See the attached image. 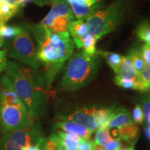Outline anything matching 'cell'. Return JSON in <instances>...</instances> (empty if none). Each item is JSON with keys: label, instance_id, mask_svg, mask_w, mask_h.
I'll return each mask as SVG.
<instances>
[{"label": "cell", "instance_id": "277c9868", "mask_svg": "<svg viewBox=\"0 0 150 150\" xmlns=\"http://www.w3.org/2000/svg\"><path fill=\"white\" fill-rule=\"evenodd\" d=\"M101 65L100 56L83 50L69 58L60 83L62 91L74 92L88 84L96 76Z\"/></svg>", "mask_w": 150, "mask_h": 150}, {"label": "cell", "instance_id": "9c48e42d", "mask_svg": "<svg viewBox=\"0 0 150 150\" xmlns=\"http://www.w3.org/2000/svg\"><path fill=\"white\" fill-rule=\"evenodd\" d=\"M96 110L97 108L95 106L82 107L66 115H60L59 118L62 120L71 121L80 124L93 133L97 129H98L95 120V114Z\"/></svg>", "mask_w": 150, "mask_h": 150}, {"label": "cell", "instance_id": "4dcf8cb0", "mask_svg": "<svg viewBox=\"0 0 150 150\" xmlns=\"http://www.w3.org/2000/svg\"><path fill=\"white\" fill-rule=\"evenodd\" d=\"M140 51H141L142 58L145 61L146 66L150 65V44L145 43L142 47Z\"/></svg>", "mask_w": 150, "mask_h": 150}, {"label": "cell", "instance_id": "4316f807", "mask_svg": "<svg viewBox=\"0 0 150 150\" xmlns=\"http://www.w3.org/2000/svg\"><path fill=\"white\" fill-rule=\"evenodd\" d=\"M114 81L117 86L122 87L125 89H134L140 91V86L138 81L122 79L116 75L115 77L114 78Z\"/></svg>", "mask_w": 150, "mask_h": 150}, {"label": "cell", "instance_id": "f546056e", "mask_svg": "<svg viewBox=\"0 0 150 150\" xmlns=\"http://www.w3.org/2000/svg\"><path fill=\"white\" fill-rule=\"evenodd\" d=\"M17 1H18L20 6L22 8V7L25 6L28 3L30 2L34 3L38 6H42L44 5L50 4L52 0H17Z\"/></svg>", "mask_w": 150, "mask_h": 150}, {"label": "cell", "instance_id": "603a6c76", "mask_svg": "<svg viewBox=\"0 0 150 150\" xmlns=\"http://www.w3.org/2000/svg\"><path fill=\"white\" fill-rule=\"evenodd\" d=\"M22 29V27L8 26L6 24L0 25V37L3 39L14 38L20 33Z\"/></svg>", "mask_w": 150, "mask_h": 150}, {"label": "cell", "instance_id": "83f0119b", "mask_svg": "<svg viewBox=\"0 0 150 150\" xmlns=\"http://www.w3.org/2000/svg\"><path fill=\"white\" fill-rule=\"evenodd\" d=\"M133 122L135 124H142L144 121V114L141 106L137 104L133 109L132 112Z\"/></svg>", "mask_w": 150, "mask_h": 150}, {"label": "cell", "instance_id": "2e32d148", "mask_svg": "<svg viewBox=\"0 0 150 150\" xmlns=\"http://www.w3.org/2000/svg\"><path fill=\"white\" fill-rule=\"evenodd\" d=\"M56 134L60 138L62 145L65 149L77 150L80 140L82 139L79 136L63 131H57Z\"/></svg>", "mask_w": 150, "mask_h": 150}, {"label": "cell", "instance_id": "6da1fadb", "mask_svg": "<svg viewBox=\"0 0 150 150\" xmlns=\"http://www.w3.org/2000/svg\"><path fill=\"white\" fill-rule=\"evenodd\" d=\"M29 28L38 42V58L44 65V78L50 88L65 62L73 54L75 44L69 32L53 33L39 24H32Z\"/></svg>", "mask_w": 150, "mask_h": 150}, {"label": "cell", "instance_id": "e0dca14e", "mask_svg": "<svg viewBox=\"0 0 150 150\" xmlns=\"http://www.w3.org/2000/svg\"><path fill=\"white\" fill-rule=\"evenodd\" d=\"M21 7L15 6L8 1L0 0V25L5 24L8 20L16 16Z\"/></svg>", "mask_w": 150, "mask_h": 150}, {"label": "cell", "instance_id": "5bb4252c", "mask_svg": "<svg viewBox=\"0 0 150 150\" xmlns=\"http://www.w3.org/2000/svg\"><path fill=\"white\" fill-rule=\"evenodd\" d=\"M117 76L122 79H131L138 81V75L133 65L132 61L128 56H124Z\"/></svg>", "mask_w": 150, "mask_h": 150}, {"label": "cell", "instance_id": "f1b7e54d", "mask_svg": "<svg viewBox=\"0 0 150 150\" xmlns=\"http://www.w3.org/2000/svg\"><path fill=\"white\" fill-rule=\"evenodd\" d=\"M142 107L144 118L145 119L148 126H150V97H147L142 101Z\"/></svg>", "mask_w": 150, "mask_h": 150}, {"label": "cell", "instance_id": "9a60e30c", "mask_svg": "<svg viewBox=\"0 0 150 150\" xmlns=\"http://www.w3.org/2000/svg\"><path fill=\"white\" fill-rule=\"evenodd\" d=\"M97 40H98L95 36L87 33L79 40L74 41V42L79 50L82 49V50L86 53L94 54L97 51L96 44Z\"/></svg>", "mask_w": 150, "mask_h": 150}, {"label": "cell", "instance_id": "d6986e66", "mask_svg": "<svg viewBox=\"0 0 150 150\" xmlns=\"http://www.w3.org/2000/svg\"><path fill=\"white\" fill-rule=\"evenodd\" d=\"M115 109V106L110 108H102L97 110L95 114V120L99 128H107L110 117Z\"/></svg>", "mask_w": 150, "mask_h": 150}, {"label": "cell", "instance_id": "8fae6325", "mask_svg": "<svg viewBox=\"0 0 150 150\" xmlns=\"http://www.w3.org/2000/svg\"><path fill=\"white\" fill-rule=\"evenodd\" d=\"M55 128L61 131L77 135L83 140H90L93 132L80 124L71 121H59L55 124Z\"/></svg>", "mask_w": 150, "mask_h": 150}, {"label": "cell", "instance_id": "d590c367", "mask_svg": "<svg viewBox=\"0 0 150 150\" xmlns=\"http://www.w3.org/2000/svg\"><path fill=\"white\" fill-rule=\"evenodd\" d=\"M144 133L147 139L150 141V126H146L144 127Z\"/></svg>", "mask_w": 150, "mask_h": 150}, {"label": "cell", "instance_id": "ab89813d", "mask_svg": "<svg viewBox=\"0 0 150 150\" xmlns=\"http://www.w3.org/2000/svg\"><path fill=\"white\" fill-rule=\"evenodd\" d=\"M149 1H150V0H149Z\"/></svg>", "mask_w": 150, "mask_h": 150}, {"label": "cell", "instance_id": "3957f363", "mask_svg": "<svg viewBox=\"0 0 150 150\" xmlns=\"http://www.w3.org/2000/svg\"><path fill=\"white\" fill-rule=\"evenodd\" d=\"M35 120L6 75L0 80V127L4 132L31 128Z\"/></svg>", "mask_w": 150, "mask_h": 150}, {"label": "cell", "instance_id": "e575fe53", "mask_svg": "<svg viewBox=\"0 0 150 150\" xmlns=\"http://www.w3.org/2000/svg\"><path fill=\"white\" fill-rule=\"evenodd\" d=\"M42 145L40 144H35V145H32L27 147L25 150H41Z\"/></svg>", "mask_w": 150, "mask_h": 150}, {"label": "cell", "instance_id": "74e56055", "mask_svg": "<svg viewBox=\"0 0 150 150\" xmlns=\"http://www.w3.org/2000/svg\"><path fill=\"white\" fill-rule=\"evenodd\" d=\"M94 150H106V149H105L104 146L99 145H97V144H95Z\"/></svg>", "mask_w": 150, "mask_h": 150}, {"label": "cell", "instance_id": "ac0fdd59", "mask_svg": "<svg viewBox=\"0 0 150 150\" xmlns=\"http://www.w3.org/2000/svg\"><path fill=\"white\" fill-rule=\"evenodd\" d=\"M96 53L99 54L100 56H102L106 60L108 65H109L110 68L114 71V72L117 75L118 72H119L120 67L124 56H121L119 54L113 53V52H110L97 51V50Z\"/></svg>", "mask_w": 150, "mask_h": 150}, {"label": "cell", "instance_id": "1f68e13d", "mask_svg": "<svg viewBox=\"0 0 150 150\" xmlns=\"http://www.w3.org/2000/svg\"><path fill=\"white\" fill-rule=\"evenodd\" d=\"M95 142L93 140H86L81 139L80 140L77 150H94Z\"/></svg>", "mask_w": 150, "mask_h": 150}, {"label": "cell", "instance_id": "4fadbf2b", "mask_svg": "<svg viewBox=\"0 0 150 150\" xmlns=\"http://www.w3.org/2000/svg\"><path fill=\"white\" fill-rule=\"evenodd\" d=\"M139 132V127L135 123H133L122 127L120 129H116V136L127 142L131 145H134L138 138Z\"/></svg>", "mask_w": 150, "mask_h": 150}, {"label": "cell", "instance_id": "8d00e7d4", "mask_svg": "<svg viewBox=\"0 0 150 150\" xmlns=\"http://www.w3.org/2000/svg\"><path fill=\"white\" fill-rule=\"evenodd\" d=\"M4 1H8V3L11 4L15 5V6H20V5H19V4H18L17 0H4Z\"/></svg>", "mask_w": 150, "mask_h": 150}, {"label": "cell", "instance_id": "d6a6232c", "mask_svg": "<svg viewBox=\"0 0 150 150\" xmlns=\"http://www.w3.org/2000/svg\"><path fill=\"white\" fill-rule=\"evenodd\" d=\"M121 138L117 137L115 139H113L112 141L108 142L104 145L106 150H118L121 147L122 142Z\"/></svg>", "mask_w": 150, "mask_h": 150}, {"label": "cell", "instance_id": "8992f818", "mask_svg": "<svg viewBox=\"0 0 150 150\" xmlns=\"http://www.w3.org/2000/svg\"><path fill=\"white\" fill-rule=\"evenodd\" d=\"M45 137L40 123L30 129L7 132L0 139V150H25L32 145H42Z\"/></svg>", "mask_w": 150, "mask_h": 150}, {"label": "cell", "instance_id": "ba28073f", "mask_svg": "<svg viewBox=\"0 0 150 150\" xmlns=\"http://www.w3.org/2000/svg\"><path fill=\"white\" fill-rule=\"evenodd\" d=\"M8 56L35 70L42 65L38 58L37 49L32 38L26 27H22L20 33L14 38Z\"/></svg>", "mask_w": 150, "mask_h": 150}, {"label": "cell", "instance_id": "484cf974", "mask_svg": "<svg viewBox=\"0 0 150 150\" xmlns=\"http://www.w3.org/2000/svg\"><path fill=\"white\" fill-rule=\"evenodd\" d=\"M136 33L140 40L150 44V22H144L140 24Z\"/></svg>", "mask_w": 150, "mask_h": 150}, {"label": "cell", "instance_id": "d4e9b609", "mask_svg": "<svg viewBox=\"0 0 150 150\" xmlns=\"http://www.w3.org/2000/svg\"><path fill=\"white\" fill-rule=\"evenodd\" d=\"M140 91H150V65L146 66L138 77Z\"/></svg>", "mask_w": 150, "mask_h": 150}, {"label": "cell", "instance_id": "ffe728a7", "mask_svg": "<svg viewBox=\"0 0 150 150\" xmlns=\"http://www.w3.org/2000/svg\"><path fill=\"white\" fill-rule=\"evenodd\" d=\"M88 31L86 20H77L72 22L69 27V33L73 41L79 40Z\"/></svg>", "mask_w": 150, "mask_h": 150}, {"label": "cell", "instance_id": "5b68a950", "mask_svg": "<svg viewBox=\"0 0 150 150\" xmlns=\"http://www.w3.org/2000/svg\"><path fill=\"white\" fill-rule=\"evenodd\" d=\"M129 0H116L111 5L99 9L86 20L88 31L97 40L115 29L128 10Z\"/></svg>", "mask_w": 150, "mask_h": 150}, {"label": "cell", "instance_id": "f35d334b", "mask_svg": "<svg viewBox=\"0 0 150 150\" xmlns=\"http://www.w3.org/2000/svg\"><path fill=\"white\" fill-rule=\"evenodd\" d=\"M3 44H4V39L0 37V47L3 45Z\"/></svg>", "mask_w": 150, "mask_h": 150}, {"label": "cell", "instance_id": "cb8c5ba5", "mask_svg": "<svg viewBox=\"0 0 150 150\" xmlns=\"http://www.w3.org/2000/svg\"><path fill=\"white\" fill-rule=\"evenodd\" d=\"M113 138L110 136L109 129L107 128H99L96 131L95 142L99 145L104 146L108 142L112 141Z\"/></svg>", "mask_w": 150, "mask_h": 150}, {"label": "cell", "instance_id": "52a82bcc", "mask_svg": "<svg viewBox=\"0 0 150 150\" xmlns=\"http://www.w3.org/2000/svg\"><path fill=\"white\" fill-rule=\"evenodd\" d=\"M51 10L39 24L53 33H67L75 17L65 0H52Z\"/></svg>", "mask_w": 150, "mask_h": 150}, {"label": "cell", "instance_id": "44dd1931", "mask_svg": "<svg viewBox=\"0 0 150 150\" xmlns=\"http://www.w3.org/2000/svg\"><path fill=\"white\" fill-rule=\"evenodd\" d=\"M127 56L130 58L131 61H132L133 65H134V68L136 69L137 74L139 77L140 73L146 67L145 63L144 61L143 58H142L141 51L139 49L135 47L134 49H131Z\"/></svg>", "mask_w": 150, "mask_h": 150}, {"label": "cell", "instance_id": "7c38bea8", "mask_svg": "<svg viewBox=\"0 0 150 150\" xmlns=\"http://www.w3.org/2000/svg\"><path fill=\"white\" fill-rule=\"evenodd\" d=\"M134 123L131 118L130 112L124 107H118L114 110L109 122L108 129H120L125 125Z\"/></svg>", "mask_w": 150, "mask_h": 150}, {"label": "cell", "instance_id": "30bf717a", "mask_svg": "<svg viewBox=\"0 0 150 150\" xmlns=\"http://www.w3.org/2000/svg\"><path fill=\"white\" fill-rule=\"evenodd\" d=\"M77 20H86L99 10L104 0H65Z\"/></svg>", "mask_w": 150, "mask_h": 150}, {"label": "cell", "instance_id": "7402d4cb", "mask_svg": "<svg viewBox=\"0 0 150 150\" xmlns=\"http://www.w3.org/2000/svg\"><path fill=\"white\" fill-rule=\"evenodd\" d=\"M41 150H66L62 145L61 139L56 134L50 135L45 138L43 142Z\"/></svg>", "mask_w": 150, "mask_h": 150}, {"label": "cell", "instance_id": "7a4b0ae2", "mask_svg": "<svg viewBox=\"0 0 150 150\" xmlns=\"http://www.w3.org/2000/svg\"><path fill=\"white\" fill-rule=\"evenodd\" d=\"M35 70L14 61H7L6 76L31 116L39 120L47 110L48 94L43 86H47L45 78L40 77Z\"/></svg>", "mask_w": 150, "mask_h": 150}, {"label": "cell", "instance_id": "836d02e7", "mask_svg": "<svg viewBox=\"0 0 150 150\" xmlns=\"http://www.w3.org/2000/svg\"><path fill=\"white\" fill-rule=\"evenodd\" d=\"M7 52L6 50L0 51V74L6 68Z\"/></svg>", "mask_w": 150, "mask_h": 150}]
</instances>
